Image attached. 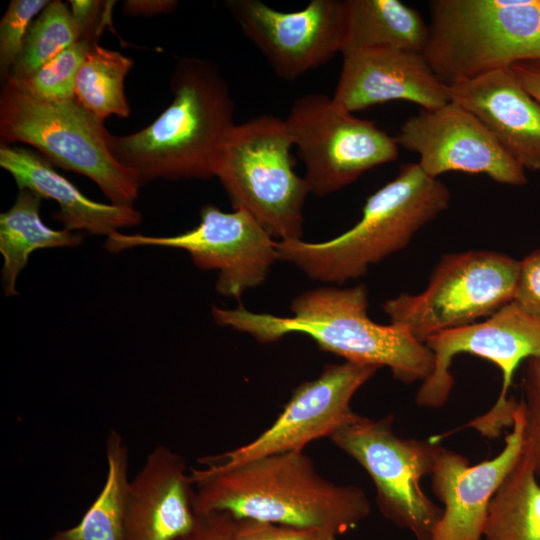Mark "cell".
Listing matches in <instances>:
<instances>
[{
  "label": "cell",
  "instance_id": "cell-24",
  "mask_svg": "<svg viewBox=\"0 0 540 540\" xmlns=\"http://www.w3.org/2000/svg\"><path fill=\"white\" fill-rule=\"evenodd\" d=\"M105 453L108 467L102 490L76 525L55 532L47 540H124L129 452L118 431H109Z\"/></svg>",
  "mask_w": 540,
  "mask_h": 540
},
{
  "label": "cell",
  "instance_id": "cell-26",
  "mask_svg": "<svg viewBox=\"0 0 540 540\" xmlns=\"http://www.w3.org/2000/svg\"><path fill=\"white\" fill-rule=\"evenodd\" d=\"M81 37L82 28L67 5L60 0L50 1L31 23L6 79L29 76Z\"/></svg>",
  "mask_w": 540,
  "mask_h": 540
},
{
  "label": "cell",
  "instance_id": "cell-12",
  "mask_svg": "<svg viewBox=\"0 0 540 540\" xmlns=\"http://www.w3.org/2000/svg\"><path fill=\"white\" fill-rule=\"evenodd\" d=\"M159 246L187 251L203 270H217L219 294L239 299L261 285L279 260L276 241L248 212H225L212 204L200 211L197 226L173 236L156 237L112 232L104 247L110 253L138 247Z\"/></svg>",
  "mask_w": 540,
  "mask_h": 540
},
{
  "label": "cell",
  "instance_id": "cell-11",
  "mask_svg": "<svg viewBox=\"0 0 540 540\" xmlns=\"http://www.w3.org/2000/svg\"><path fill=\"white\" fill-rule=\"evenodd\" d=\"M285 122L304 164L309 191L317 196L337 192L399 156L395 137L323 93L297 98Z\"/></svg>",
  "mask_w": 540,
  "mask_h": 540
},
{
  "label": "cell",
  "instance_id": "cell-18",
  "mask_svg": "<svg viewBox=\"0 0 540 540\" xmlns=\"http://www.w3.org/2000/svg\"><path fill=\"white\" fill-rule=\"evenodd\" d=\"M183 457L164 445L146 456L129 481L124 540H179L194 527L193 489Z\"/></svg>",
  "mask_w": 540,
  "mask_h": 540
},
{
  "label": "cell",
  "instance_id": "cell-29",
  "mask_svg": "<svg viewBox=\"0 0 540 540\" xmlns=\"http://www.w3.org/2000/svg\"><path fill=\"white\" fill-rule=\"evenodd\" d=\"M524 450L540 479V359L526 360L523 370Z\"/></svg>",
  "mask_w": 540,
  "mask_h": 540
},
{
  "label": "cell",
  "instance_id": "cell-3",
  "mask_svg": "<svg viewBox=\"0 0 540 540\" xmlns=\"http://www.w3.org/2000/svg\"><path fill=\"white\" fill-rule=\"evenodd\" d=\"M170 89V105L153 122L132 134L108 136L114 158L134 171L141 185L214 177L221 148L236 124L229 85L213 61L179 58Z\"/></svg>",
  "mask_w": 540,
  "mask_h": 540
},
{
  "label": "cell",
  "instance_id": "cell-7",
  "mask_svg": "<svg viewBox=\"0 0 540 540\" xmlns=\"http://www.w3.org/2000/svg\"><path fill=\"white\" fill-rule=\"evenodd\" d=\"M103 123L75 99L47 102L2 85L1 144L30 145L51 163L91 179L112 204L132 206L142 185L112 155Z\"/></svg>",
  "mask_w": 540,
  "mask_h": 540
},
{
  "label": "cell",
  "instance_id": "cell-33",
  "mask_svg": "<svg viewBox=\"0 0 540 540\" xmlns=\"http://www.w3.org/2000/svg\"><path fill=\"white\" fill-rule=\"evenodd\" d=\"M178 6L173 0H128L123 4V13L132 16H154L172 13Z\"/></svg>",
  "mask_w": 540,
  "mask_h": 540
},
{
  "label": "cell",
  "instance_id": "cell-21",
  "mask_svg": "<svg viewBox=\"0 0 540 540\" xmlns=\"http://www.w3.org/2000/svg\"><path fill=\"white\" fill-rule=\"evenodd\" d=\"M345 26L341 54L367 48L422 53L429 26L416 9L399 0H344Z\"/></svg>",
  "mask_w": 540,
  "mask_h": 540
},
{
  "label": "cell",
  "instance_id": "cell-10",
  "mask_svg": "<svg viewBox=\"0 0 540 540\" xmlns=\"http://www.w3.org/2000/svg\"><path fill=\"white\" fill-rule=\"evenodd\" d=\"M392 423L391 415L372 420L354 413L330 439L369 474L381 513L416 540H430L442 509L423 492L420 481L431 474L442 446L399 437Z\"/></svg>",
  "mask_w": 540,
  "mask_h": 540
},
{
  "label": "cell",
  "instance_id": "cell-23",
  "mask_svg": "<svg viewBox=\"0 0 540 540\" xmlns=\"http://www.w3.org/2000/svg\"><path fill=\"white\" fill-rule=\"evenodd\" d=\"M483 538L540 540V484L525 450L490 502Z\"/></svg>",
  "mask_w": 540,
  "mask_h": 540
},
{
  "label": "cell",
  "instance_id": "cell-22",
  "mask_svg": "<svg viewBox=\"0 0 540 540\" xmlns=\"http://www.w3.org/2000/svg\"><path fill=\"white\" fill-rule=\"evenodd\" d=\"M42 199L28 189H21L11 208L0 214L2 284L7 296L18 294L17 278L35 250L76 247L83 240L81 233L54 230L47 226L40 217Z\"/></svg>",
  "mask_w": 540,
  "mask_h": 540
},
{
  "label": "cell",
  "instance_id": "cell-6",
  "mask_svg": "<svg viewBox=\"0 0 540 540\" xmlns=\"http://www.w3.org/2000/svg\"><path fill=\"white\" fill-rule=\"evenodd\" d=\"M292 147L285 119L259 115L235 124L215 166L233 209L248 212L280 241L302 239L310 193L294 170Z\"/></svg>",
  "mask_w": 540,
  "mask_h": 540
},
{
  "label": "cell",
  "instance_id": "cell-15",
  "mask_svg": "<svg viewBox=\"0 0 540 540\" xmlns=\"http://www.w3.org/2000/svg\"><path fill=\"white\" fill-rule=\"evenodd\" d=\"M399 147L415 152L422 170L438 178L448 172L484 174L506 185L527 182L525 170L500 146L468 110L448 102L434 110L421 109L400 127Z\"/></svg>",
  "mask_w": 540,
  "mask_h": 540
},
{
  "label": "cell",
  "instance_id": "cell-20",
  "mask_svg": "<svg viewBox=\"0 0 540 540\" xmlns=\"http://www.w3.org/2000/svg\"><path fill=\"white\" fill-rule=\"evenodd\" d=\"M0 166L11 174L19 190L28 189L42 198L54 200L59 210L52 217L64 229L106 235L123 227L136 226L142 214L133 206L104 204L85 196L58 173L43 155L16 145H0Z\"/></svg>",
  "mask_w": 540,
  "mask_h": 540
},
{
  "label": "cell",
  "instance_id": "cell-4",
  "mask_svg": "<svg viewBox=\"0 0 540 540\" xmlns=\"http://www.w3.org/2000/svg\"><path fill=\"white\" fill-rule=\"evenodd\" d=\"M448 187L418 163L400 166L398 175L370 195L360 220L324 242L276 241L278 258L309 278L342 284L365 275L371 265L405 248L415 234L445 211Z\"/></svg>",
  "mask_w": 540,
  "mask_h": 540
},
{
  "label": "cell",
  "instance_id": "cell-34",
  "mask_svg": "<svg viewBox=\"0 0 540 540\" xmlns=\"http://www.w3.org/2000/svg\"><path fill=\"white\" fill-rule=\"evenodd\" d=\"M510 68L526 91L540 103V61H521Z\"/></svg>",
  "mask_w": 540,
  "mask_h": 540
},
{
  "label": "cell",
  "instance_id": "cell-8",
  "mask_svg": "<svg viewBox=\"0 0 540 540\" xmlns=\"http://www.w3.org/2000/svg\"><path fill=\"white\" fill-rule=\"evenodd\" d=\"M520 261L504 253L470 250L445 254L426 288L388 299L383 311L419 342L489 317L515 298Z\"/></svg>",
  "mask_w": 540,
  "mask_h": 540
},
{
  "label": "cell",
  "instance_id": "cell-14",
  "mask_svg": "<svg viewBox=\"0 0 540 540\" xmlns=\"http://www.w3.org/2000/svg\"><path fill=\"white\" fill-rule=\"evenodd\" d=\"M226 7L275 75L294 80L342 52L344 0H311L280 11L260 0H229Z\"/></svg>",
  "mask_w": 540,
  "mask_h": 540
},
{
  "label": "cell",
  "instance_id": "cell-9",
  "mask_svg": "<svg viewBox=\"0 0 540 540\" xmlns=\"http://www.w3.org/2000/svg\"><path fill=\"white\" fill-rule=\"evenodd\" d=\"M425 344L434 355V367L416 393L419 407L436 409L448 401L454 386L452 360L467 353L495 364L502 373V388L495 404L462 428L494 439L512 426L519 401L508 397V391L518 366L530 358L540 359V322L513 300L484 321L440 332Z\"/></svg>",
  "mask_w": 540,
  "mask_h": 540
},
{
  "label": "cell",
  "instance_id": "cell-2",
  "mask_svg": "<svg viewBox=\"0 0 540 540\" xmlns=\"http://www.w3.org/2000/svg\"><path fill=\"white\" fill-rule=\"evenodd\" d=\"M291 311L292 316L280 317L251 312L242 305L233 309L213 305L211 310L219 326L249 334L260 343L304 334L345 361L387 367L403 383L422 382L433 370L434 355L426 344L401 325H383L369 317L364 285L309 290L292 301Z\"/></svg>",
  "mask_w": 540,
  "mask_h": 540
},
{
  "label": "cell",
  "instance_id": "cell-31",
  "mask_svg": "<svg viewBox=\"0 0 540 540\" xmlns=\"http://www.w3.org/2000/svg\"><path fill=\"white\" fill-rule=\"evenodd\" d=\"M514 301L540 322V249L520 260V274Z\"/></svg>",
  "mask_w": 540,
  "mask_h": 540
},
{
  "label": "cell",
  "instance_id": "cell-27",
  "mask_svg": "<svg viewBox=\"0 0 540 540\" xmlns=\"http://www.w3.org/2000/svg\"><path fill=\"white\" fill-rule=\"evenodd\" d=\"M96 43L98 42L80 38L29 76L22 79H6L4 82L39 100L47 102L74 100L78 71L89 49Z\"/></svg>",
  "mask_w": 540,
  "mask_h": 540
},
{
  "label": "cell",
  "instance_id": "cell-17",
  "mask_svg": "<svg viewBox=\"0 0 540 540\" xmlns=\"http://www.w3.org/2000/svg\"><path fill=\"white\" fill-rule=\"evenodd\" d=\"M342 56L332 99L351 113L390 101H409L424 110L450 102L448 86L437 78L420 52L367 48Z\"/></svg>",
  "mask_w": 540,
  "mask_h": 540
},
{
  "label": "cell",
  "instance_id": "cell-1",
  "mask_svg": "<svg viewBox=\"0 0 540 540\" xmlns=\"http://www.w3.org/2000/svg\"><path fill=\"white\" fill-rule=\"evenodd\" d=\"M196 516L228 512L296 527H318L338 535L371 513L366 493L324 478L304 451L271 454L227 469L192 470Z\"/></svg>",
  "mask_w": 540,
  "mask_h": 540
},
{
  "label": "cell",
  "instance_id": "cell-25",
  "mask_svg": "<svg viewBox=\"0 0 540 540\" xmlns=\"http://www.w3.org/2000/svg\"><path fill=\"white\" fill-rule=\"evenodd\" d=\"M132 66L131 58L94 44L78 71L75 100L103 121L111 115L129 117L131 109L124 83Z\"/></svg>",
  "mask_w": 540,
  "mask_h": 540
},
{
  "label": "cell",
  "instance_id": "cell-28",
  "mask_svg": "<svg viewBox=\"0 0 540 540\" xmlns=\"http://www.w3.org/2000/svg\"><path fill=\"white\" fill-rule=\"evenodd\" d=\"M47 0H12L0 22V73L6 80L15 63L27 31L36 15L48 5Z\"/></svg>",
  "mask_w": 540,
  "mask_h": 540
},
{
  "label": "cell",
  "instance_id": "cell-13",
  "mask_svg": "<svg viewBox=\"0 0 540 540\" xmlns=\"http://www.w3.org/2000/svg\"><path fill=\"white\" fill-rule=\"evenodd\" d=\"M379 369L349 361L326 365L317 378L293 390L278 418L257 438L202 461L207 467L227 469L271 454L303 451L314 440L330 438L353 416V396Z\"/></svg>",
  "mask_w": 540,
  "mask_h": 540
},
{
  "label": "cell",
  "instance_id": "cell-19",
  "mask_svg": "<svg viewBox=\"0 0 540 540\" xmlns=\"http://www.w3.org/2000/svg\"><path fill=\"white\" fill-rule=\"evenodd\" d=\"M450 101L471 112L524 170H540V103L510 67L448 86Z\"/></svg>",
  "mask_w": 540,
  "mask_h": 540
},
{
  "label": "cell",
  "instance_id": "cell-32",
  "mask_svg": "<svg viewBox=\"0 0 540 540\" xmlns=\"http://www.w3.org/2000/svg\"><path fill=\"white\" fill-rule=\"evenodd\" d=\"M236 521L228 512L197 516L193 529L179 540H232Z\"/></svg>",
  "mask_w": 540,
  "mask_h": 540
},
{
  "label": "cell",
  "instance_id": "cell-30",
  "mask_svg": "<svg viewBox=\"0 0 540 540\" xmlns=\"http://www.w3.org/2000/svg\"><path fill=\"white\" fill-rule=\"evenodd\" d=\"M333 530L296 527L252 519L236 521L232 540H337Z\"/></svg>",
  "mask_w": 540,
  "mask_h": 540
},
{
  "label": "cell",
  "instance_id": "cell-16",
  "mask_svg": "<svg viewBox=\"0 0 540 540\" xmlns=\"http://www.w3.org/2000/svg\"><path fill=\"white\" fill-rule=\"evenodd\" d=\"M511 427L501 452L476 465L441 448L430 475L433 492L444 508L430 540H482L490 502L524 450L521 400Z\"/></svg>",
  "mask_w": 540,
  "mask_h": 540
},
{
  "label": "cell",
  "instance_id": "cell-5",
  "mask_svg": "<svg viewBox=\"0 0 540 540\" xmlns=\"http://www.w3.org/2000/svg\"><path fill=\"white\" fill-rule=\"evenodd\" d=\"M422 52L447 86L540 61V0H432Z\"/></svg>",
  "mask_w": 540,
  "mask_h": 540
}]
</instances>
